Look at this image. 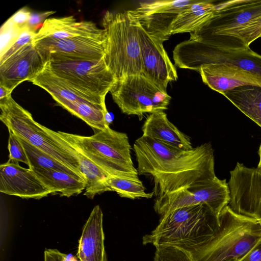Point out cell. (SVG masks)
<instances>
[{
    "instance_id": "obj_1",
    "label": "cell",
    "mask_w": 261,
    "mask_h": 261,
    "mask_svg": "<svg viewBox=\"0 0 261 261\" xmlns=\"http://www.w3.org/2000/svg\"><path fill=\"white\" fill-rule=\"evenodd\" d=\"M139 175H150L157 197L215 179L214 150L205 143L180 150L142 136L134 144Z\"/></svg>"
},
{
    "instance_id": "obj_2",
    "label": "cell",
    "mask_w": 261,
    "mask_h": 261,
    "mask_svg": "<svg viewBox=\"0 0 261 261\" xmlns=\"http://www.w3.org/2000/svg\"><path fill=\"white\" fill-rule=\"evenodd\" d=\"M219 227L218 216L207 205L188 206L162 215L157 227L143 237L142 242L174 246L192 257L211 240Z\"/></svg>"
},
{
    "instance_id": "obj_3",
    "label": "cell",
    "mask_w": 261,
    "mask_h": 261,
    "mask_svg": "<svg viewBox=\"0 0 261 261\" xmlns=\"http://www.w3.org/2000/svg\"><path fill=\"white\" fill-rule=\"evenodd\" d=\"M0 119L8 130L62 163L86 182L80 169L77 151L57 132L35 121L11 95L0 99Z\"/></svg>"
},
{
    "instance_id": "obj_4",
    "label": "cell",
    "mask_w": 261,
    "mask_h": 261,
    "mask_svg": "<svg viewBox=\"0 0 261 261\" xmlns=\"http://www.w3.org/2000/svg\"><path fill=\"white\" fill-rule=\"evenodd\" d=\"M58 135L76 150L111 176L139 179L131 156V146L126 134L111 129L96 130L90 136L61 131Z\"/></svg>"
},
{
    "instance_id": "obj_5",
    "label": "cell",
    "mask_w": 261,
    "mask_h": 261,
    "mask_svg": "<svg viewBox=\"0 0 261 261\" xmlns=\"http://www.w3.org/2000/svg\"><path fill=\"white\" fill-rule=\"evenodd\" d=\"M107 39L104 59L117 80L142 74L138 25L129 11H107L102 18Z\"/></svg>"
},
{
    "instance_id": "obj_6",
    "label": "cell",
    "mask_w": 261,
    "mask_h": 261,
    "mask_svg": "<svg viewBox=\"0 0 261 261\" xmlns=\"http://www.w3.org/2000/svg\"><path fill=\"white\" fill-rule=\"evenodd\" d=\"M219 228L208 243L192 256L193 261H227L241 258L261 240V225L226 206L218 216Z\"/></svg>"
},
{
    "instance_id": "obj_7",
    "label": "cell",
    "mask_w": 261,
    "mask_h": 261,
    "mask_svg": "<svg viewBox=\"0 0 261 261\" xmlns=\"http://www.w3.org/2000/svg\"><path fill=\"white\" fill-rule=\"evenodd\" d=\"M46 65L56 75L87 101L106 106L105 98L116 79L104 58L99 59L54 58Z\"/></svg>"
},
{
    "instance_id": "obj_8",
    "label": "cell",
    "mask_w": 261,
    "mask_h": 261,
    "mask_svg": "<svg viewBox=\"0 0 261 261\" xmlns=\"http://www.w3.org/2000/svg\"><path fill=\"white\" fill-rule=\"evenodd\" d=\"M174 65L198 71L210 64L238 67L261 77V55L249 46L231 48L209 45L189 39L178 44L173 51Z\"/></svg>"
},
{
    "instance_id": "obj_9",
    "label": "cell",
    "mask_w": 261,
    "mask_h": 261,
    "mask_svg": "<svg viewBox=\"0 0 261 261\" xmlns=\"http://www.w3.org/2000/svg\"><path fill=\"white\" fill-rule=\"evenodd\" d=\"M261 15L260 0H231L215 4L213 17L199 30L190 33V39L216 46L240 48L237 31Z\"/></svg>"
},
{
    "instance_id": "obj_10",
    "label": "cell",
    "mask_w": 261,
    "mask_h": 261,
    "mask_svg": "<svg viewBox=\"0 0 261 261\" xmlns=\"http://www.w3.org/2000/svg\"><path fill=\"white\" fill-rule=\"evenodd\" d=\"M122 113L135 115L140 120L145 113L167 109L171 97L142 74L117 80L110 91Z\"/></svg>"
},
{
    "instance_id": "obj_11",
    "label": "cell",
    "mask_w": 261,
    "mask_h": 261,
    "mask_svg": "<svg viewBox=\"0 0 261 261\" xmlns=\"http://www.w3.org/2000/svg\"><path fill=\"white\" fill-rule=\"evenodd\" d=\"M229 191L226 179L217 177L211 181L184 188L157 197L153 208L161 215L174 210L198 204L207 205L219 216L229 202Z\"/></svg>"
},
{
    "instance_id": "obj_12",
    "label": "cell",
    "mask_w": 261,
    "mask_h": 261,
    "mask_svg": "<svg viewBox=\"0 0 261 261\" xmlns=\"http://www.w3.org/2000/svg\"><path fill=\"white\" fill-rule=\"evenodd\" d=\"M227 183L228 206L234 212L257 220L261 225V173L237 163Z\"/></svg>"
},
{
    "instance_id": "obj_13",
    "label": "cell",
    "mask_w": 261,
    "mask_h": 261,
    "mask_svg": "<svg viewBox=\"0 0 261 261\" xmlns=\"http://www.w3.org/2000/svg\"><path fill=\"white\" fill-rule=\"evenodd\" d=\"M107 35L80 36L65 39L45 38L33 42L47 61L54 58L99 59L104 58Z\"/></svg>"
},
{
    "instance_id": "obj_14",
    "label": "cell",
    "mask_w": 261,
    "mask_h": 261,
    "mask_svg": "<svg viewBox=\"0 0 261 261\" xmlns=\"http://www.w3.org/2000/svg\"><path fill=\"white\" fill-rule=\"evenodd\" d=\"M197 1H155L128 11L146 32L164 42L171 36V24L178 14Z\"/></svg>"
},
{
    "instance_id": "obj_15",
    "label": "cell",
    "mask_w": 261,
    "mask_h": 261,
    "mask_svg": "<svg viewBox=\"0 0 261 261\" xmlns=\"http://www.w3.org/2000/svg\"><path fill=\"white\" fill-rule=\"evenodd\" d=\"M137 25L143 64L142 74L167 92L168 83L178 79L176 69L163 46V42L149 34L138 22Z\"/></svg>"
},
{
    "instance_id": "obj_16",
    "label": "cell",
    "mask_w": 261,
    "mask_h": 261,
    "mask_svg": "<svg viewBox=\"0 0 261 261\" xmlns=\"http://www.w3.org/2000/svg\"><path fill=\"white\" fill-rule=\"evenodd\" d=\"M46 63L33 42L29 43L0 64V85L12 92L22 82L35 77Z\"/></svg>"
},
{
    "instance_id": "obj_17",
    "label": "cell",
    "mask_w": 261,
    "mask_h": 261,
    "mask_svg": "<svg viewBox=\"0 0 261 261\" xmlns=\"http://www.w3.org/2000/svg\"><path fill=\"white\" fill-rule=\"evenodd\" d=\"M0 192L23 199H40L51 194L31 169L9 161L0 165Z\"/></svg>"
},
{
    "instance_id": "obj_18",
    "label": "cell",
    "mask_w": 261,
    "mask_h": 261,
    "mask_svg": "<svg viewBox=\"0 0 261 261\" xmlns=\"http://www.w3.org/2000/svg\"><path fill=\"white\" fill-rule=\"evenodd\" d=\"M203 82L220 94L236 88L261 86V77L238 67L225 64H210L199 68Z\"/></svg>"
},
{
    "instance_id": "obj_19",
    "label": "cell",
    "mask_w": 261,
    "mask_h": 261,
    "mask_svg": "<svg viewBox=\"0 0 261 261\" xmlns=\"http://www.w3.org/2000/svg\"><path fill=\"white\" fill-rule=\"evenodd\" d=\"M102 221V210L96 205L83 227L79 240L77 256L80 261H108Z\"/></svg>"
},
{
    "instance_id": "obj_20",
    "label": "cell",
    "mask_w": 261,
    "mask_h": 261,
    "mask_svg": "<svg viewBox=\"0 0 261 261\" xmlns=\"http://www.w3.org/2000/svg\"><path fill=\"white\" fill-rule=\"evenodd\" d=\"M105 30L91 21H77L73 16L46 19L33 42L45 38L65 39L80 36L100 34Z\"/></svg>"
},
{
    "instance_id": "obj_21",
    "label": "cell",
    "mask_w": 261,
    "mask_h": 261,
    "mask_svg": "<svg viewBox=\"0 0 261 261\" xmlns=\"http://www.w3.org/2000/svg\"><path fill=\"white\" fill-rule=\"evenodd\" d=\"M142 136L182 150L193 148L190 139L168 119L164 111L150 114L144 122Z\"/></svg>"
},
{
    "instance_id": "obj_22",
    "label": "cell",
    "mask_w": 261,
    "mask_h": 261,
    "mask_svg": "<svg viewBox=\"0 0 261 261\" xmlns=\"http://www.w3.org/2000/svg\"><path fill=\"white\" fill-rule=\"evenodd\" d=\"M215 11L213 1L198 0L178 14L171 24V35L199 30L213 17Z\"/></svg>"
},
{
    "instance_id": "obj_23",
    "label": "cell",
    "mask_w": 261,
    "mask_h": 261,
    "mask_svg": "<svg viewBox=\"0 0 261 261\" xmlns=\"http://www.w3.org/2000/svg\"><path fill=\"white\" fill-rule=\"evenodd\" d=\"M30 169L51 192L52 195L69 197L80 194L85 189V181L68 173L53 169Z\"/></svg>"
},
{
    "instance_id": "obj_24",
    "label": "cell",
    "mask_w": 261,
    "mask_h": 261,
    "mask_svg": "<svg viewBox=\"0 0 261 261\" xmlns=\"http://www.w3.org/2000/svg\"><path fill=\"white\" fill-rule=\"evenodd\" d=\"M30 82L46 91L63 108L71 102L87 101L63 79L52 72L46 63L44 69Z\"/></svg>"
},
{
    "instance_id": "obj_25",
    "label": "cell",
    "mask_w": 261,
    "mask_h": 261,
    "mask_svg": "<svg viewBox=\"0 0 261 261\" xmlns=\"http://www.w3.org/2000/svg\"><path fill=\"white\" fill-rule=\"evenodd\" d=\"M222 95L261 127V86H241Z\"/></svg>"
},
{
    "instance_id": "obj_26",
    "label": "cell",
    "mask_w": 261,
    "mask_h": 261,
    "mask_svg": "<svg viewBox=\"0 0 261 261\" xmlns=\"http://www.w3.org/2000/svg\"><path fill=\"white\" fill-rule=\"evenodd\" d=\"M77 158L81 172L86 180L84 195L93 199L97 195L111 191L107 183L110 176L108 173L79 151Z\"/></svg>"
},
{
    "instance_id": "obj_27",
    "label": "cell",
    "mask_w": 261,
    "mask_h": 261,
    "mask_svg": "<svg viewBox=\"0 0 261 261\" xmlns=\"http://www.w3.org/2000/svg\"><path fill=\"white\" fill-rule=\"evenodd\" d=\"M63 108L83 120L96 131L104 130L109 127L110 115L106 106L82 101L70 103Z\"/></svg>"
},
{
    "instance_id": "obj_28",
    "label": "cell",
    "mask_w": 261,
    "mask_h": 261,
    "mask_svg": "<svg viewBox=\"0 0 261 261\" xmlns=\"http://www.w3.org/2000/svg\"><path fill=\"white\" fill-rule=\"evenodd\" d=\"M17 138L24 149L29 161V168H43L63 171L82 179L71 169L57 161L48 154L32 145L20 138L18 137H17Z\"/></svg>"
},
{
    "instance_id": "obj_29",
    "label": "cell",
    "mask_w": 261,
    "mask_h": 261,
    "mask_svg": "<svg viewBox=\"0 0 261 261\" xmlns=\"http://www.w3.org/2000/svg\"><path fill=\"white\" fill-rule=\"evenodd\" d=\"M107 183L111 191L116 192L123 198L134 199L140 198H151L154 195L153 192L146 193L145 188L139 179L110 176Z\"/></svg>"
},
{
    "instance_id": "obj_30",
    "label": "cell",
    "mask_w": 261,
    "mask_h": 261,
    "mask_svg": "<svg viewBox=\"0 0 261 261\" xmlns=\"http://www.w3.org/2000/svg\"><path fill=\"white\" fill-rule=\"evenodd\" d=\"M261 37V15L242 26L237 32L236 41L240 47H248Z\"/></svg>"
},
{
    "instance_id": "obj_31",
    "label": "cell",
    "mask_w": 261,
    "mask_h": 261,
    "mask_svg": "<svg viewBox=\"0 0 261 261\" xmlns=\"http://www.w3.org/2000/svg\"><path fill=\"white\" fill-rule=\"evenodd\" d=\"M153 261H193L185 251L172 246L158 245Z\"/></svg>"
},
{
    "instance_id": "obj_32",
    "label": "cell",
    "mask_w": 261,
    "mask_h": 261,
    "mask_svg": "<svg viewBox=\"0 0 261 261\" xmlns=\"http://www.w3.org/2000/svg\"><path fill=\"white\" fill-rule=\"evenodd\" d=\"M25 28L21 29L18 27L9 19L2 25L0 31V57L3 56L10 48Z\"/></svg>"
},
{
    "instance_id": "obj_33",
    "label": "cell",
    "mask_w": 261,
    "mask_h": 261,
    "mask_svg": "<svg viewBox=\"0 0 261 261\" xmlns=\"http://www.w3.org/2000/svg\"><path fill=\"white\" fill-rule=\"evenodd\" d=\"M8 149L9 152V161L15 163H23L29 166V161L24 149L17 137L9 130Z\"/></svg>"
},
{
    "instance_id": "obj_34",
    "label": "cell",
    "mask_w": 261,
    "mask_h": 261,
    "mask_svg": "<svg viewBox=\"0 0 261 261\" xmlns=\"http://www.w3.org/2000/svg\"><path fill=\"white\" fill-rule=\"evenodd\" d=\"M37 32L33 31L28 26L21 32L15 42L12 45L6 53L0 57V64L19 50L27 44L33 42Z\"/></svg>"
},
{
    "instance_id": "obj_35",
    "label": "cell",
    "mask_w": 261,
    "mask_h": 261,
    "mask_svg": "<svg viewBox=\"0 0 261 261\" xmlns=\"http://www.w3.org/2000/svg\"><path fill=\"white\" fill-rule=\"evenodd\" d=\"M55 11H48L41 13H31L29 17L27 26L37 32V30L40 29L47 18L55 13Z\"/></svg>"
},
{
    "instance_id": "obj_36",
    "label": "cell",
    "mask_w": 261,
    "mask_h": 261,
    "mask_svg": "<svg viewBox=\"0 0 261 261\" xmlns=\"http://www.w3.org/2000/svg\"><path fill=\"white\" fill-rule=\"evenodd\" d=\"M31 13L29 8L23 7L17 11L9 19L18 27L24 29L27 27L28 21Z\"/></svg>"
},
{
    "instance_id": "obj_37",
    "label": "cell",
    "mask_w": 261,
    "mask_h": 261,
    "mask_svg": "<svg viewBox=\"0 0 261 261\" xmlns=\"http://www.w3.org/2000/svg\"><path fill=\"white\" fill-rule=\"evenodd\" d=\"M233 261H261V240L245 255Z\"/></svg>"
},
{
    "instance_id": "obj_38",
    "label": "cell",
    "mask_w": 261,
    "mask_h": 261,
    "mask_svg": "<svg viewBox=\"0 0 261 261\" xmlns=\"http://www.w3.org/2000/svg\"><path fill=\"white\" fill-rule=\"evenodd\" d=\"M44 261H68L67 255L56 249H46L44 253ZM73 261H76L74 258Z\"/></svg>"
},
{
    "instance_id": "obj_39",
    "label": "cell",
    "mask_w": 261,
    "mask_h": 261,
    "mask_svg": "<svg viewBox=\"0 0 261 261\" xmlns=\"http://www.w3.org/2000/svg\"><path fill=\"white\" fill-rule=\"evenodd\" d=\"M0 99L5 98L11 95L12 92L10 91L6 87L0 85Z\"/></svg>"
},
{
    "instance_id": "obj_40",
    "label": "cell",
    "mask_w": 261,
    "mask_h": 261,
    "mask_svg": "<svg viewBox=\"0 0 261 261\" xmlns=\"http://www.w3.org/2000/svg\"><path fill=\"white\" fill-rule=\"evenodd\" d=\"M258 154L259 155V162L257 165V167L256 168L257 170L261 173V144L259 147L258 151Z\"/></svg>"
},
{
    "instance_id": "obj_41",
    "label": "cell",
    "mask_w": 261,
    "mask_h": 261,
    "mask_svg": "<svg viewBox=\"0 0 261 261\" xmlns=\"http://www.w3.org/2000/svg\"><path fill=\"white\" fill-rule=\"evenodd\" d=\"M233 260H234V259H230V260H227V261H233Z\"/></svg>"
}]
</instances>
